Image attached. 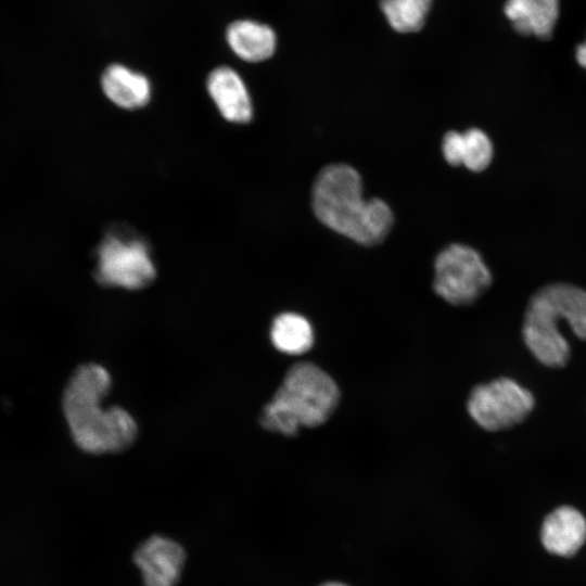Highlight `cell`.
<instances>
[{"instance_id":"1","label":"cell","mask_w":586,"mask_h":586,"mask_svg":"<svg viewBox=\"0 0 586 586\" xmlns=\"http://www.w3.org/2000/svg\"><path fill=\"white\" fill-rule=\"evenodd\" d=\"M310 194L316 218L357 244L378 245L394 226L388 204L380 198L365 200L361 177L348 164L333 163L321 168Z\"/></svg>"},{"instance_id":"2","label":"cell","mask_w":586,"mask_h":586,"mask_svg":"<svg viewBox=\"0 0 586 586\" xmlns=\"http://www.w3.org/2000/svg\"><path fill=\"white\" fill-rule=\"evenodd\" d=\"M110 387V373L98 364L77 367L65 386L64 416L74 442L86 453H119L136 438L137 424L125 409L102 408Z\"/></svg>"},{"instance_id":"3","label":"cell","mask_w":586,"mask_h":586,"mask_svg":"<svg viewBox=\"0 0 586 586\" xmlns=\"http://www.w3.org/2000/svg\"><path fill=\"white\" fill-rule=\"evenodd\" d=\"M341 402L335 380L311 361L292 365L272 399L259 416L267 431L296 436L301 428H318L334 413Z\"/></svg>"},{"instance_id":"4","label":"cell","mask_w":586,"mask_h":586,"mask_svg":"<svg viewBox=\"0 0 586 586\" xmlns=\"http://www.w3.org/2000/svg\"><path fill=\"white\" fill-rule=\"evenodd\" d=\"M561 321L586 341V290L569 283H550L530 298L523 339L535 358L547 367L560 368L570 359V345L558 328Z\"/></svg>"},{"instance_id":"5","label":"cell","mask_w":586,"mask_h":586,"mask_svg":"<svg viewBox=\"0 0 586 586\" xmlns=\"http://www.w3.org/2000/svg\"><path fill=\"white\" fill-rule=\"evenodd\" d=\"M492 282V272L482 255L469 245L449 244L434 259L433 291L451 306L474 304Z\"/></svg>"},{"instance_id":"6","label":"cell","mask_w":586,"mask_h":586,"mask_svg":"<svg viewBox=\"0 0 586 586\" xmlns=\"http://www.w3.org/2000/svg\"><path fill=\"white\" fill-rule=\"evenodd\" d=\"M94 278L104 286L139 290L156 277L149 246L138 238L107 233L97 249Z\"/></svg>"},{"instance_id":"7","label":"cell","mask_w":586,"mask_h":586,"mask_svg":"<svg viewBox=\"0 0 586 586\" xmlns=\"http://www.w3.org/2000/svg\"><path fill=\"white\" fill-rule=\"evenodd\" d=\"M535 399L530 391L509 378H498L472 388L467 410L488 432L513 428L531 413Z\"/></svg>"},{"instance_id":"8","label":"cell","mask_w":586,"mask_h":586,"mask_svg":"<svg viewBox=\"0 0 586 586\" xmlns=\"http://www.w3.org/2000/svg\"><path fill=\"white\" fill-rule=\"evenodd\" d=\"M132 561L141 572L143 586H177L187 552L173 538L153 534L137 546Z\"/></svg>"},{"instance_id":"9","label":"cell","mask_w":586,"mask_h":586,"mask_svg":"<svg viewBox=\"0 0 586 586\" xmlns=\"http://www.w3.org/2000/svg\"><path fill=\"white\" fill-rule=\"evenodd\" d=\"M207 92L220 115L233 124H247L253 118L252 99L237 71L227 65L215 67L206 79Z\"/></svg>"},{"instance_id":"10","label":"cell","mask_w":586,"mask_h":586,"mask_svg":"<svg viewBox=\"0 0 586 586\" xmlns=\"http://www.w3.org/2000/svg\"><path fill=\"white\" fill-rule=\"evenodd\" d=\"M442 153L450 166L462 165L473 173H481L493 161L494 145L484 130L472 127L462 132L447 131L442 140Z\"/></svg>"},{"instance_id":"11","label":"cell","mask_w":586,"mask_h":586,"mask_svg":"<svg viewBox=\"0 0 586 586\" xmlns=\"http://www.w3.org/2000/svg\"><path fill=\"white\" fill-rule=\"evenodd\" d=\"M105 97L124 110L145 106L152 95L150 79L142 73L119 63L109 65L101 76Z\"/></svg>"},{"instance_id":"12","label":"cell","mask_w":586,"mask_h":586,"mask_svg":"<svg viewBox=\"0 0 586 586\" xmlns=\"http://www.w3.org/2000/svg\"><path fill=\"white\" fill-rule=\"evenodd\" d=\"M226 41L231 51L250 63L264 62L277 48V35L269 25L250 18L231 22L226 28Z\"/></svg>"},{"instance_id":"13","label":"cell","mask_w":586,"mask_h":586,"mask_svg":"<svg viewBox=\"0 0 586 586\" xmlns=\"http://www.w3.org/2000/svg\"><path fill=\"white\" fill-rule=\"evenodd\" d=\"M585 539L586 520L573 507L557 508L543 523L542 542L551 553L572 556L581 548Z\"/></svg>"},{"instance_id":"14","label":"cell","mask_w":586,"mask_h":586,"mask_svg":"<svg viewBox=\"0 0 586 586\" xmlns=\"http://www.w3.org/2000/svg\"><path fill=\"white\" fill-rule=\"evenodd\" d=\"M559 0H507L505 15L515 31L549 39L559 18Z\"/></svg>"},{"instance_id":"15","label":"cell","mask_w":586,"mask_h":586,"mask_svg":"<svg viewBox=\"0 0 586 586\" xmlns=\"http://www.w3.org/2000/svg\"><path fill=\"white\" fill-rule=\"evenodd\" d=\"M272 345L288 355H303L311 349L315 335L309 320L293 311L281 313L275 317L270 328Z\"/></svg>"},{"instance_id":"16","label":"cell","mask_w":586,"mask_h":586,"mask_svg":"<svg viewBox=\"0 0 586 586\" xmlns=\"http://www.w3.org/2000/svg\"><path fill=\"white\" fill-rule=\"evenodd\" d=\"M433 0H379L388 25L398 33L419 31L425 24Z\"/></svg>"},{"instance_id":"17","label":"cell","mask_w":586,"mask_h":586,"mask_svg":"<svg viewBox=\"0 0 586 586\" xmlns=\"http://www.w3.org/2000/svg\"><path fill=\"white\" fill-rule=\"evenodd\" d=\"M575 58L577 63L586 69V40L577 46Z\"/></svg>"},{"instance_id":"18","label":"cell","mask_w":586,"mask_h":586,"mask_svg":"<svg viewBox=\"0 0 586 586\" xmlns=\"http://www.w3.org/2000/svg\"><path fill=\"white\" fill-rule=\"evenodd\" d=\"M321 586H346V585L341 584V583H334V582H332V583L323 584V585H321Z\"/></svg>"}]
</instances>
